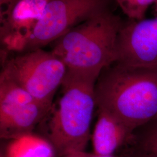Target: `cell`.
I'll return each instance as SVG.
<instances>
[{
	"label": "cell",
	"mask_w": 157,
	"mask_h": 157,
	"mask_svg": "<svg viewBox=\"0 0 157 157\" xmlns=\"http://www.w3.org/2000/svg\"><path fill=\"white\" fill-rule=\"evenodd\" d=\"M63 157H84V156L83 155V152H82L71 154H69V155H65Z\"/></svg>",
	"instance_id": "9a60e30c"
},
{
	"label": "cell",
	"mask_w": 157,
	"mask_h": 157,
	"mask_svg": "<svg viewBox=\"0 0 157 157\" xmlns=\"http://www.w3.org/2000/svg\"><path fill=\"white\" fill-rule=\"evenodd\" d=\"M108 8L98 12L56 41L51 51L66 66L67 73L97 81L117 60V41L122 25Z\"/></svg>",
	"instance_id": "7a4b0ae2"
},
{
	"label": "cell",
	"mask_w": 157,
	"mask_h": 157,
	"mask_svg": "<svg viewBox=\"0 0 157 157\" xmlns=\"http://www.w3.org/2000/svg\"><path fill=\"white\" fill-rule=\"evenodd\" d=\"M48 0H19L0 21V38L5 51L24 52Z\"/></svg>",
	"instance_id": "ba28073f"
},
{
	"label": "cell",
	"mask_w": 157,
	"mask_h": 157,
	"mask_svg": "<svg viewBox=\"0 0 157 157\" xmlns=\"http://www.w3.org/2000/svg\"><path fill=\"white\" fill-rule=\"evenodd\" d=\"M53 105L36 100L4 73L0 74V136L12 140L32 132Z\"/></svg>",
	"instance_id": "5b68a950"
},
{
	"label": "cell",
	"mask_w": 157,
	"mask_h": 157,
	"mask_svg": "<svg viewBox=\"0 0 157 157\" xmlns=\"http://www.w3.org/2000/svg\"><path fill=\"white\" fill-rule=\"evenodd\" d=\"M67 69L52 51L42 48L22 52L2 61V73L19 84L36 100L53 105L56 90Z\"/></svg>",
	"instance_id": "277c9868"
},
{
	"label": "cell",
	"mask_w": 157,
	"mask_h": 157,
	"mask_svg": "<svg viewBox=\"0 0 157 157\" xmlns=\"http://www.w3.org/2000/svg\"><path fill=\"white\" fill-rule=\"evenodd\" d=\"M0 157H6V155H4V152H3L2 154H1Z\"/></svg>",
	"instance_id": "2e32d148"
},
{
	"label": "cell",
	"mask_w": 157,
	"mask_h": 157,
	"mask_svg": "<svg viewBox=\"0 0 157 157\" xmlns=\"http://www.w3.org/2000/svg\"><path fill=\"white\" fill-rule=\"evenodd\" d=\"M97 107L111 113L133 132L157 117V66L113 62L94 86Z\"/></svg>",
	"instance_id": "6da1fadb"
},
{
	"label": "cell",
	"mask_w": 157,
	"mask_h": 157,
	"mask_svg": "<svg viewBox=\"0 0 157 157\" xmlns=\"http://www.w3.org/2000/svg\"><path fill=\"white\" fill-rule=\"evenodd\" d=\"M83 155L84 157H115L113 155H99L95 153H89L86 151L83 152Z\"/></svg>",
	"instance_id": "4fadbf2b"
},
{
	"label": "cell",
	"mask_w": 157,
	"mask_h": 157,
	"mask_svg": "<svg viewBox=\"0 0 157 157\" xmlns=\"http://www.w3.org/2000/svg\"><path fill=\"white\" fill-rule=\"evenodd\" d=\"M98 119L92 135L94 152L113 155L129 140L133 132L111 113L98 108Z\"/></svg>",
	"instance_id": "9c48e42d"
},
{
	"label": "cell",
	"mask_w": 157,
	"mask_h": 157,
	"mask_svg": "<svg viewBox=\"0 0 157 157\" xmlns=\"http://www.w3.org/2000/svg\"><path fill=\"white\" fill-rule=\"evenodd\" d=\"M125 145H135L137 152L157 154V117L136 129Z\"/></svg>",
	"instance_id": "8fae6325"
},
{
	"label": "cell",
	"mask_w": 157,
	"mask_h": 157,
	"mask_svg": "<svg viewBox=\"0 0 157 157\" xmlns=\"http://www.w3.org/2000/svg\"><path fill=\"white\" fill-rule=\"evenodd\" d=\"M155 8H156V11L157 12V1H156V2L155 3Z\"/></svg>",
	"instance_id": "e0dca14e"
},
{
	"label": "cell",
	"mask_w": 157,
	"mask_h": 157,
	"mask_svg": "<svg viewBox=\"0 0 157 157\" xmlns=\"http://www.w3.org/2000/svg\"><path fill=\"white\" fill-rule=\"evenodd\" d=\"M6 157H55L50 142L32 134L10 140L4 152Z\"/></svg>",
	"instance_id": "30bf717a"
},
{
	"label": "cell",
	"mask_w": 157,
	"mask_h": 157,
	"mask_svg": "<svg viewBox=\"0 0 157 157\" xmlns=\"http://www.w3.org/2000/svg\"><path fill=\"white\" fill-rule=\"evenodd\" d=\"M118 6L129 19H144L149 6L157 0H115Z\"/></svg>",
	"instance_id": "7c38bea8"
},
{
	"label": "cell",
	"mask_w": 157,
	"mask_h": 157,
	"mask_svg": "<svg viewBox=\"0 0 157 157\" xmlns=\"http://www.w3.org/2000/svg\"><path fill=\"white\" fill-rule=\"evenodd\" d=\"M135 157H157V154L151 153L137 152Z\"/></svg>",
	"instance_id": "5bb4252c"
},
{
	"label": "cell",
	"mask_w": 157,
	"mask_h": 157,
	"mask_svg": "<svg viewBox=\"0 0 157 157\" xmlns=\"http://www.w3.org/2000/svg\"><path fill=\"white\" fill-rule=\"evenodd\" d=\"M96 81L67 73L62 87V96L57 107H52L48 141L56 154L63 157L85 151L91 138L90 126L97 107L94 86Z\"/></svg>",
	"instance_id": "3957f363"
},
{
	"label": "cell",
	"mask_w": 157,
	"mask_h": 157,
	"mask_svg": "<svg viewBox=\"0 0 157 157\" xmlns=\"http://www.w3.org/2000/svg\"><path fill=\"white\" fill-rule=\"evenodd\" d=\"M108 0H48L25 52L54 43L95 13L108 8Z\"/></svg>",
	"instance_id": "8992f818"
},
{
	"label": "cell",
	"mask_w": 157,
	"mask_h": 157,
	"mask_svg": "<svg viewBox=\"0 0 157 157\" xmlns=\"http://www.w3.org/2000/svg\"><path fill=\"white\" fill-rule=\"evenodd\" d=\"M115 62L131 67L157 66V17L122 23Z\"/></svg>",
	"instance_id": "52a82bcc"
}]
</instances>
